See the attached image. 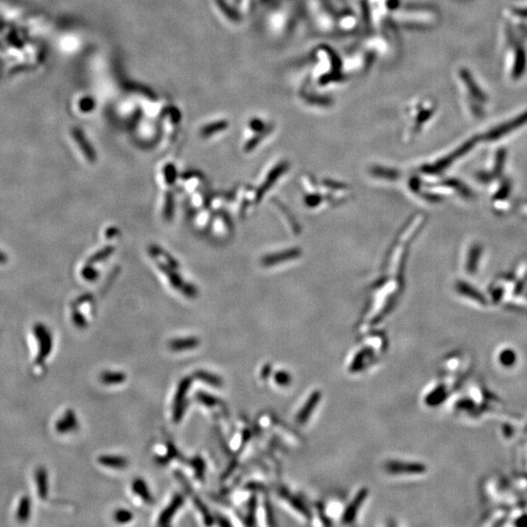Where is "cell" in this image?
Listing matches in <instances>:
<instances>
[{
  "label": "cell",
  "mask_w": 527,
  "mask_h": 527,
  "mask_svg": "<svg viewBox=\"0 0 527 527\" xmlns=\"http://www.w3.org/2000/svg\"><path fill=\"white\" fill-rule=\"evenodd\" d=\"M526 122L527 112H525V113L514 117L513 120L506 122L504 124H501V125H499L498 127L494 128V130L490 131L489 133H487L486 138L489 140H496V139L501 138L503 135H506V134L512 132L514 129L524 125Z\"/></svg>",
  "instance_id": "cell-3"
},
{
  "label": "cell",
  "mask_w": 527,
  "mask_h": 527,
  "mask_svg": "<svg viewBox=\"0 0 527 527\" xmlns=\"http://www.w3.org/2000/svg\"><path fill=\"white\" fill-rule=\"evenodd\" d=\"M163 173H164V178H165V181H166L167 185H173L174 182L177 179V169H176V167L171 163L166 164L165 167H164Z\"/></svg>",
  "instance_id": "cell-24"
},
{
  "label": "cell",
  "mask_w": 527,
  "mask_h": 527,
  "mask_svg": "<svg viewBox=\"0 0 527 527\" xmlns=\"http://www.w3.org/2000/svg\"><path fill=\"white\" fill-rule=\"evenodd\" d=\"M526 32H527V29H526Z\"/></svg>",
  "instance_id": "cell-32"
},
{
  "label": "cell",
  "mask_w": 527,
  "mask_h": 527,
  "mask_svg": "<svg viewBox=\"0 0 527 527\" xmlns=\"http://www.w3.org/2000/svg\"><path fill=\"white\" fill-rule=\"evenodd\" d=\"M526 68V54L521 46H517L515 49L514 64H513V75L514 78H519Z\"/></svg>",
  "instance_id": "cell-10"
},
{
  "label": "cell",
  "mask_w": 527,
  "mask_h": 527,
  "mask_svg": "<svg viewBox=\"0 0 527 527\" xmlns=\"http://www.w3.org/2000/svg\"><path fill=\"white\" fill-rule=\"evenodd\" d=\"M114 519L115 521H117L118 523H127L129 521L132 520L133 518V514L132 513L128 511V510H125V509H119L117 510L115 513H114Z\"/></svg>",
  "instance_id": "cell-25"
},
{
  "label": "cell",
  "mask_w": 527,
  "mask_h": 527,
  "mask_svg": "<svg viewBox=\"0 0 527 527\" xmlns=\"http://www.w3.org/2000/svg\"><path fill=\"white\" fill-rule=\"evenodd\" d=\"M196 376H197V378H199V380H201L204 383H207L209 385L216 386V387L222 385L221 378H219L218 376L214 375L212 373L200 371L196 374Z\"/></svg>",
  "instance_id": "cell-18"
},
{
  "label": "cell",
  "mask_w": 527,
  "mask_h": 527,
  "mask_svg": "<svg viewBox=\"0 0 527 527\" xmlns=\"http://www.w3.org/2000/svg\"><path fill=\"white\" fill-rule=\"evenodd\" d=\"M516 525H519V526H527V515H523L522 517H520V518L517 520Z\"/></svg>",
  "instance_id": "cell-30"
},
{
  "label": "cell",
  "mask_w": 527,
  "mask_h": 527,
  "mask_svg": "<svg viewBox=\"0 0 527 527\" xmlns=\"http://www.w3.org/2000/svg\"><path fill=\"white\" fill-rule=\"evenodd\" d=\"M35 331V330H34ZM36 336L39 341V352H38V359L44 360L48 355L50 354L52 350V336L48 329L44 325H38L36 326Z\"/></svg>",
  "instance_id": "cell-4"
},
{
  "label": "cell",
  "mask_w": 527,
  "mask_h": 527,
  "mask_svg": "<svg viewBox=\"0 0 527 527\" xmlns=\"http://www.w3.org/2000/svg\"><path fill=\"white\" fill-rule=\"evenodd\" d=\"M73 137H74V139L76 140V142L78 143L80 150L82 151L86 159L89 162L94 163L96 161V159H97L96 152H95L94 148L91 146V143L86 139V137L83 135V133L81 131H79V130H75L73 132Z\"/></svg>",
  "instance_id": "cell-7"
},
{
  "label": "cell",
  "mask_w": 527,
  "mask_h": 527,
  "mask_svg": "<svg viewBox=\"0 0 527 527\" xmlns=\"http://www.w3.org/2000/svg\"><path fill=\"white\" fill-rule=\"evenodd\" d=\"M318 399H319V394H318V393L314 394V396L312 397L311 400L308 401L309 403L304 407L303 411L299 414V416H298V420H299L300 422H304V421L307 419L308 415H310L311 412L313 411L312 409L314 408V406L315 405V402H317Z\"/></svg>",
  "instance_id": "cell-22"
},
{
  "label": "cell",
  "mask_w": 527,
  "mask_h": 527,
  "mask_svg": "<svg viewBox=\"0 0 527 527\" xmlns=\"http://www.w3.org/2000/svg\"><path fill=\"white\" fill-rule=\"evenodd\" d=\"M460 77L464 84L468 88L470 95L478 102H485L486 101V96L485 93L482 91V89L475 83V80L471 76L470 71L466 69H462L460 71Z\"/></svg>",
  "instance_id": "cell-5"
},
{
  "label": "cell",
  "mask_w": 527,
  "mask_h": 527,
  "mask_svg": "<svg viewBox=\"0 0 527 527\" xmlns=\"http://www.w3.org/2000/svg\"><path fill=\"white\" fill-rule=\"evenodd\" d=\"M525 430H526V432H527V426H526V427H525Z\"/></svg>",
  "instance_id": "cell-31"
},
{
  "label": "cell",
  "mask_w": 527,
  "mask_h": 527,
  "mask_svg": "<svg viewBox=\"0 0 527 527\" xmlns=\"http://www.w3.org/2000/svg\"><path fill=\"white\" fill-rule=\"evenodd\" d=\"M132 489H133V492L142 499V501H145L149 504H151L154 501L153 495L149 489V486L142 478H136L134 481V483L132 485Z\"/></svg>",
  "instance_id": "cell-12"
},
{
  "label": "cell",
  "mask_w": 527,
  "mask_h": 527,
  "mask_svg": "<svg viewBox=\"0 0 527 527\" xmlns=\"http://www.w3.org/2000/svg\"><path fill=\"white\" fill-rule=\"evenodd\" d=\"M114 251H115L114 246H112V245L105 246L104 248H102L99 251H97L95 254H93L92 256L89 258L88 264L93 265V264H96V263H100L102 261L108 259L109 257L114 253Z\"/></svg>",
  "instance_id": "cell-16"
},
{
  "label": "cell",
  "mask_w": 527,
  "mask_h": 527,
  "mask_svg": "<svg viewBox=\"0 0 527 527\" xmlns=\"http://www.w3.org/2000/svg\"><path fill=\"white\" fill-rule=\"evenodd\" d=\"M72 320H73L74 324H75L77 327L84 328L87 326V321H86L84 316L80 314L79 312H73V314H72Z\"/></svg>",
  "instance_id": "cell-28"
},
{
  "label": "cell",
  "mask_w": 527,
  "mask_h": 527,
  "mask_svg": "<svg viewBox=\"0 0 527 527\" xmlns=\"http://www.w3.org/2000/svg\"><path fill=\"white\" fill-rule=\"evenodd\" d=\"M366 497V490H362L361 492H359V494L356 496V498L354 500V502L352 503V505L349 507V509H347L346 513L344 515V520L345 521H350L352 520V518L355 516L357 509L359 508L360 506V503L365 499Z\"/></svg>",
  "instance_id": "cell-15"
},
{
  "label": "cell",
  "mask_w": 527,
  "mask_h": 527,
  "mask_svg": "<svg viewBox=\"0 0 527 527\" xmlns=\"http://www.w3.org/2000/svg\"><path fill=\"white\" fill-rule=\"evenodd\" d=\"M101 465L112 468V469H124L128 466V460L122 456H112V455H104L99 458Z\"/></svg>",
  "instance_id": "cell-11"
},
{
  "label": "cell",
  "mask_w": 527,
  "mask_h": 527,
  "mask_svg": "<svg viewBox=\"0 0 527 527\" xmlns=\"http://www.w3.org/2000/svg\"><path fill=\"white\" fill-rule=\"evenodd\" d=\"M126 375L122 372H104L101 375V381L105 385H118L124 383Z\"/></svg>",
  "instance_id": "cell-14"
},
{
  "label": "cell",
  "mask_w": 527,
  "mask_h": 527,
  "mask_svg": "<svg viewBox=\"0 0 527 527\" xmlns=\"http://www.w3.org/2000/svg\"><path fill=\"white\" fill-rule=\"evenodd\" d=\"M82 276L88 281H93L98 277V271H96L90 264H88L81 271Z\"/></svg>",
  "instance_id": "cell-27"
},
{
  "label": "cell",
  "mask_w": 527,
  "mask_h": 527,
  "mask_svg": "<svg viewBox=\"0 0 527 527\" xmlns=\"http://www.w3.org/2000/svg\"><path fill=\"white\" fill-rule=\"evenodd\" d=\"M149 253H150L151 256L154 257V258H156V259L158 258V257H162V258L165 260L166 264L169 265L170 267L174 268V269H177L178 266H179L177 260H175V259L169 254V253H167L164 249H162L161 247L157 246L156 244H152V245H150V247H149Z\"/></svg>",
  "instance_id": "cell-13"
},
{
  "label": "cell",
  "mask_w": 527,
  "mask_h": 527,
  "mask_svg": "<svg viewBox=\"0 0 527 527\" xmlns=\"http://www.w3.org/2000/svg\"><path fill=\"white\" fill-rule=\"evenodd\" d=\"M174 198H173V195L171 193H167L166 195V198H165V204H164V209H163V216L164 218L169 221L171 220L174 216Z\"/></svg>",
  "instance_id": "cell-21"
},
{
  "label": "cell",
  "mask_w": 527,
  "mask_h": 527,
  "mask_svg": "<svg viewBox=\"0 0 527 527\" xmlns=\"http://www.w3.org/2000/svg\"><path fill=\"white\" fill-rule=\"evenodd\" d=\"M157 267L162 271L168 278L170 284L177 290H179L183 295L187 298H195L198 296L199 292L197 287L191 283L185 281L182 276L176 271V269L172 268L169 265L164 264L162 262L157 261Z\"/></svg>",
  "instance_id": "cell-1"
},
{
  "label": "cell",
  "mask_w": 527,
  "mask_h": 527,
  "mask_svg": "<svg viewBox=\"0 0 527 527\" xmlns=\"http://www.w3.org/2000/svg\"><path fill=\"white\" fill-rule=\"evenodd\" d=\"M77 427H78V421H77L76 415L71 410H68L62 417V419L57 421V423H56V429L60 434L70 433V432L76 429Z\"/></svg>",
  "instance_id": "cell-8"
},
{
  "label": "cell",
  "mask_w": 527,
  "mask_h": 527,
  "mask_svg": "<svg viewBox=\"0 0 527 527\" xmlns=\"http://www.w3.org/2000/svg\"><path fill=\"white\" fill-rule=\"evenodd\" d=\"M200 345V340L197 337H185L174 339L169 343V347L174 352H183L197 348Z\"/></svg>",
  "instance_id": "cell-9"
},
{
  "label": "cell",
  "mask_w": 527,
  "mask_h": 527,
  "mask_svg": "<svg viewBox=\"0 0 527 527\" xmlns=\"http://www.w3.org/2000/svg\"><path fill=\"white\" fill-rule=\"evenodd\" d=\"M501 363L505 366H512L514 364L515 362V359H516V356L514 352L512 350H505L501 353L500 357H499Z\"/></svg>",
  "instance_id": "cell-23"
},
{
  "label": "cell",
  "mask_w": 527,
  "mask_h": 527,
  "mask_svg": "<svg viewBox=\"0 0 527 527\" xmlns=\"http://www.w3.org/2000/svg\"><path fill=\"white\" fill-rule=\"evenodd\" d=\"M191 384L190 378H185L181 381V383L178 386V390L175 396V402H174V410H173V419L175 422L181 421L183 415L185 413V399H186V393L189 390V387Z\"/></svg>",
  "instance_id": "cell-2"
},
{
  "label": "cell",
  "mask_w": 527,
  "mask_h": 527,
  "mask_svg": "<svg viewBox=\"0 0 527 527\" xmlns=\"http://www.w3.org/2000/svg\"><path fill=\"white\" fill-rule=\"evenodd\" d=\"M473 406H474L473 401H471L470 399H463L457 403L458 408L465 409V410H470L471 408H473Z\"/></svg>",
  "instance_id": "cell-29"
},
{
  "label": "cell",
  "mask_w": 527,
  "mask_h": 527,
  "mask_svg": "<svg viewBox=\"0 0 527 527\" xmlns=\"http://www.w3.org/2000/svg\"><path fill=\"white\" fill-rule=\"evenodd\" d=\"M228 126V123L226 121H219V122H214L211 124H208V125H205L203 128L201 129L200 131V134L201 136L203 137H209L211 135H213L215 133H218L220 131H223L225 129L227 128Z\"/></svg>",
  "instance_id": "cell-17"
},
{
  "label": "cell",
  "mask_w": 527,
  "mask_h": 527,
  "mask_svg": "<svg viewBox=\"0 0 527 527\" xmlns=\"http://www.w3.org/2000/svg\"><path fill=\"white\" fill-rule=\"evenodd\" d=\"M184 503V498L182 495H176L174 498L172 499L170 504L168 505V507L163 511V513H161V515L159 516V520H158V524L159 525H167L170 521H171L172 517L175 515V513H177L179 511V509L182 507Z\"/></svg>",
  "instance_id": "cell-6"
},
{
  "label": "cell",
  "mask_w": 527,
  "mask_h": 527,
  "mask_svg": "<svg viewBox=\"0 0 527 527\" xmlns=\"http://www.w3.org/2000/svg\"><path fill=\"white\" fill-rule=\"evenodd\" d=\"M445 398H446L445 388L443 386H441L435 392L429 394V396L427 398V402L430 405H437V404L441 403Z\"/></svg>",
  "instance_id": "cell-19"
},
{
  "label": "cell",
  "mask_w": 527,
  "mask_h": 527,
  "mask_svg": "<svg viewBox=\"0 0 527 527\" xmlns=\"http://www.w3.org/2000/svg\"><path fill=\"white\" fill-rule=\"evenodd\" d=\"M37 480H38V492L41 498L47 496L48 491V483H47V473L44 469H40L37 471Z\"/></svg>",
  "instance_id": "cell-20"
},
{
  "label": "cell",
  "mask_w": 527,
  "mask_h": 527,
  "mask_svg": "<svg viewBox=\"0 0 527 527\" xmlns=\"http://www.w3.org/2000/svg\"><path fill=\"white\" fill-rule=\"evenodd\" d=\"M198 399L201 401V403H203L204 405L209 406V407L216 406L219 403V400L216 399L215 397H212V396H210L208 394H205V393H199L198 394Z\"/></svg>",
  "instance_id": "cell-26"
}]
</instances>
